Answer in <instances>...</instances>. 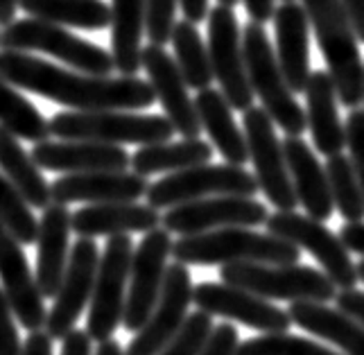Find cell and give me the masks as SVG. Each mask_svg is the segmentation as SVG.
I'll list each match as a JSON object with an SVG mask.
<instances>
[{"label":"cell","instance_id":"cell-1","mask_svg":"<svg viewBox=\"0 0 364 355\" xmlns=\"http://www.w3.org/2000/svg\"><path fill=\"white\" fill-rule=\"evenodd\" d=\"M0 78L73 111H136L156 102L152 84L138 80L136 75L109 78L75 73L18 50H0Z\"/></svg>","mask_w":364,"mask_h":355},{"label":"cell","instance_id":"cell-2","mask_svg":"<svg viewBox=\"0 0 364 355\" xmlns=\"http://www.w3.org/2000/svg\"><path fill=\"white\" fill-rule=\"evenodd\" d=\"M170 256L183 265H229V263H299L301 249L272 233L251 231L249 226H224L172 243Z\"/></svg>","mask_w":364,"mask_h":355},{"label":"cell","instance_id":"cell-3","mask_svg":"<svg viewBox=\"0 0 364 355\" xmlns=\"http://www.w3.org/2000/svg\"><path fill=\"white\" fill-rule=\"evenodd\" d=\"M304 9L335 84L337 100L344 107L355 109L364 100V66L358 34L342 3L340 0H304Z\"/></svg>","mask_w":364,"mask_h":355},{"label":"cell","instance_id":"cell-4","mask_svg":"<svg viewBox=\"0 0 364 355\" xmlns=\"http://www.w3.org/2000/svg\"><path fill=\"white\" fill-rule=\"evenodd\" d=\"M50 136L61 141H93L107 145H152L172 141L174 127L163 116H141L124 109L61 111L48 120Z\"/></svg>","mask_w":364,"mask_h":355},{"label":"cell","instance_id":"cell-5","mask_svg":"<svg viewBox=\"0 0 364 355\" xmlns=\"http://www.w3.org/2000/svg\"><path fill=\"white\" fill-rule=\"evenodd\" d=\"M242 50L247 78L254 88V95L260 100V107L269 113L274 124H279L287 136H301L308 129L306 109L296 102L292 88L287 86L262 23L251 21L245 28Z\"/></svg>","mask_w":364,"mask_h":355},{"label":"cell","instance_id":"cell-6","mask_svg":"<svg viewBox=\"0 0 364 355\" xmlns=\"http://www.w3.org/2000/svg\"><path fill=\"white\" fill-rule=\"evenodd\" d=\"M224 283L249 290L267 301H323L337 295V285L323 272L306 265L269 263H229L222 265Z\"/></svg>","mask_w":364,"mask_h":355},{"label":"cell","instance_id":"cell-7","mask_svg":"<svg viewBox=\"0 0 364 355\" xmlns=\"http://www.w3.org/2000/svg\"><path fill=\"white\" fill-rule=\"evenodd\" d=\"M0 46L18 53H46L68 63L70 68L89 75H109L114 70V57L105 48L80 39L64 25L48 23L41 18L11 21L0 32Z\"/></svg>","mask_w":364,"mask_h":355},{"label":"cell","instance_id":"cell-8","mask_svg":"<svg viewBox=\"0 0 364 355\" xmlns=\"http://www.w3.org/2000/svg\"><path fill=\"white\" fill-rule=\"evenodd\" d=\"M256 176L247 172L242 166H193L179 172H170L161 176L159 181L149 184L147 188V204L159 211L172 208L186 201L215 197V195H237V197H254L258 193Z\"/></svg>","mask_w":364,"mask_h":355},{"label":"cell","instance_id":"cell-9","mask_svg":"<svg viewBox=\"0 0 364 355\" xmlns=\"http://www.w3.org/2000/svg\"><path fill=\"white\" fill-rule=\"evenodd\" d=\"M134 243L129 233L111 235L97 263L95 285L91 295V310L86 319V333L93 341L111 339L122 324L124 299H127L129 267Z\"/></svg>","mask_w":364,"mask_h":355},{"label":"cell","instance_id":"cell-10","mask_svg":"<svg viewBox=\"0 0 364 355\" xmlns=\"http://www.w3.org/2000/svg\"><path fill=\"white\" fill-rule=\"evenodd\" d=\"M245 138L249 149V161L254 163V176L262 195L272 201L276 211H294L299 199L285 163L283 143L274 132V120L262 107L251 105L245 111Z\"/></svg>","mask_w":364,"mask_h":355},{"label":"cell","instance_id":"cell-11","mask_svg":"<svg viewBox=\"0 0 364 355\" xmlns=\"http://www.w3.org/2000/svg\"><path fill=\"white\" fill-rule=\"evenodd\" d=\"M265 226L272 235L310 251L323 267V274L340 290L358 285V267L350 260L348 249L344 247L340 235L326 229L323 222L308 218V215H299L294 211H276L267 218Z\"/></svg>","mask_w":364,"mask_h":355},{"label":"cell","instance_id":"cell-12","mask_svg":"<svg viewBox=\"0 0 364 355\" xmlns=\"http://www.w3.org/2000/svg\"><path fill=\"white\" fill-rule=\"evenodd\" d=\"M208 57L213 78L231 109L247 111L254 105V88L247 78L242 32L233 7L215 5L208 11Z\"/></svg>","mask_w":364,"mask_h":355},{"label":"cell","instance_id":"cell-13","mask_svg":"<svg viewBox=\"0 0 364 355\" xmlns=\"http://www.w3.org/2000/svg\"><path fill=\"white\" fill-rule=\"evenodd\" d=\"M170 251H172L170 231L161 229V226L147 231L141 243H138V247L134 249L127 299H124V312H122V326L129 333L141 331L147 317L152 314L156 306Z\"/></svg>","mask_w":364,"mask_h":355},{"label":"cell","instance_id":"cell-14","mask_svg":"<svg viewBox=\"0 0 364 355\" xmlns=\"http://www.w3.org/2000/svg\"><path fill=\"white\" fill-rule=\"evenodd\" d=\"M269 211L256 197H237V195H215L195 201H186L168 208L161 215L163 229L179 235H195L224 226H256L265 224Z\"/></svg>","mask_w":364,"mask_h":355},{"label":"cell","instance_id":"cell-15","mask_svg":"<svg viewBox=\"0 0 364 355\" xmlns=\"http://www.w3.org/2000/svg\"><path fill=\"white\" fill-rule=\"evenodd\" d=\"M97 263L100 249L93 243V238H80L68 253V265L55 295L53 310L46 317L43 331L53 339H64L77 324L84 308L89 306Z\"/></svg>","mask_w":364,"mask_h":355},{"label":"cell","instance_id":"cell-16","mask_svg":"<svg viewBox=\"0 0 364 355\" xmlns=\"http://www.w3.org/2000/svg\"><path fill=\"white\" fill-rule=\"evenodd\" d=\"M193 303L191 272L183 263L174 260L166 267L161 297L145 326L136 333L124 355H156L168 341L179 333L188 317V306Z\"/></svg>","mask_w":364,"mask_h":355},{"label":"cell","instance_id":"cell-17","mask_svg":"<svg viewBox=\"0 0 364 355\" xmlns=\"http://www.w3.org/2000/svg\"><path fill=\"white\" fill-rule=\"evenodd\" d=\"M193 303L208 312L210 317L240 322L260 333H285L290 331V312L272 306V301L262 299L249 290L229 283H199L193 287Z\"/></svg>","mask_w":364,"mask_h":355},{"label":"cell","instance_id":"cell-18","mask_svg":"<svg viewBox=\"0 0 364 355\" xmlns=\"http://www.w3.org/2000/svg\"><path fill=\"white\" fill-rule=\"evenodd\" d=\"M141 68L147 73L154 97L166 111V118L174 127V134H179L181 138L202 136V122L197 116L195 100L188 95V84L174 57L168 55L166 46L149 43L143 50Z\"/></svg>","mask_w":364,"mask_h":355},{"label":"cell","instance_id":"cell-19","mask_svg":"<svg viewBox=\"0 0 364 355\" xmlns=\"http://www.w3.org/2000/svg\"><path fill=\"white\" fill-rule=\"evenodd\" d=\"M0 287L25 331H41L48 317L43 295L36 285V276L25 256L23 245L9 233L3 222H0Z\"/></svg>","mask_w":364,"mask_h":355},{"label":"cell","instance_id":"cell-20","mask_svg":"<svg viewBox=\"0 0 364 355\" xmlns=\"http://www.w3.org/2000/svg\"><path fill=\"white\" fill-rule=\"evenodd\" d=\"M147 176L134 170H97V172H70L50 186L53 201L57 204H105V201H136L147 193Z\"/></svg>","mask_w":364,"mask_h":355},{"label":"cell","instance_id":"cell-21","mask_svg":"<svg viewBox=\"0 0 364 355\" xmlns=\"http://www.w3.org/2000/svg\"><path fill=\"white\" fill-rule=\"evenodd\" d=\"M276 61L292 93H304L310 78V21L296 0L274 9Z\"/></svg>","mask_w":364,"mask_h":355},{"label":"cell","instance_id":"cell-22","mask_svg":"<svg viewBox=\"0 0 364 355\" xmlns=\"http://www.w3.org/2000/svg\"><path fill=\"white\" fill-rule=\"evenodd\" d=\"M32 159L41 170L53 172H97V170H127L132 157L120 145L93 141H41L34 143Z\"/></svg>","mask_w":364,"mask_h":355},{"label":"cell","instance_id":"cell-23","mask_svg":"<svg viewBox=\"0 0 364 355\" xmlns=\"http://www.w3.org/2000/svg\"><path fill=\"white\" fill-rule=\"evenodd\" d=\"M70 218L66 204L53 201L43 208L36 233V285L43 299H55L61 278H64L70 253Z\"/></svg>","mask_w":364,"mask_h":355},{"label":"cell","instance_id":"cell-24","mask_svg":"<svg viewBox=\"0 0 364 355\" xmlns=\"http://www.w3.org/2000/svg\"><path fill=\"white\" fill-rule=\"evenodd\" d=\"M73 233L80 238L97 235H122V233H147L161 226L159 208L136 201H105V204H89L73 213Z\"/></svg>","mask_w":364,"mask_h":355},{"label":"cell","instance_id":"cell-25","mask_svg":"<svg viewBox=\"0 0 364 355\" xmlns=\"http://www.w3.org/2000/svg\"><path fill=\"white\" fill-rule=\"evenodd\" d=\"M283 152L294 186V195L299 204L306 208L308 218H315L319 222L331 220L335 204L331 197L326 168L315 157V152L308 147L306 141H301V136H287L283 141Z\"/></svg>","mask_w":364,"mask_h":355},{"label":"cell","instance_id":"cell-26","mask_svg":"<svg viewBox=\"0 0 364 355\" xmlns=\"http://www.w3.org/2000/svg\"><path fill=\"white\" fill-rule=\"evenodd\" d=\"M306 120L317 152L340 154L346 147V127L337 113V91L328 70H312L306 84Z\"/></svg>","mask_w":364,"mask_h":355},{"label":"cell","instance_id":"cell-27","mask_svg":"<svg viewBox=\"0 0 364 355\" xmlns=\"http://www.w3.org/2000/svg\"><path fill=\"white\" fill-rule=\"evenodd\" d=\"M290 319L304 331L323 337L344 355H364V326L323 301H290Z\"/></svg>","mask_w":364,"mask_h":355},{"label":"cell","instance_id":"cell-28","mask_svg":"<svg viewBox=\"0 0 364 355\" xmlns=\"http://www.w3.org/2000/svg\"><path fill=\"white\" fill-rule=\"evenodd\" d=\"M195 109L202 129H206L213 147L220 152V157L231 166H245L249 161L247 138L245 132L237 127L233 118V109L222 95L220 88H202L197 91Z\"/></svg>","mask_w":364,"mask_h":355},{"label":"cell","instance_id":"cell-29","mask_svg":"<svg viewBox=\"0 0 364 355\" xmlns=\"http://www.w3.org/2000/svg\"><path fill=\"white\" fill-rule=\"evenodd\" d=\"M111 57L114 70L136 75L143 59L145 0H111Z\"/></svg>","mask_w":364,"mask_h":355},{"label":"cell","instance_id":"cell-30","mask_svg":"<svg viewBox=\"0 0 364 355\" xmlns=\"http://www.w3.org/2000/svg\"><path fill=\"white\" fill-rule=\"evenodd\" d=\"M0 172L16 186L32 208L43 211L53 204V190L41 174V168L36 166L32 154L21 147L18 138L7 132L3 124H0Z\"/></svg>","mask_w":364,"mask_h":355},{"label":"cell","instance_id":"cell-31","mask_svg":"<svg viewBox=\"0 0 364 355\" xmlns=\"http://www.w3.org/2000/svg\"><path fill=\"white\" fill-rule=\"evenodd\" d=\"M213 159V145L202 138H183V141H166L143 145L129 161V168L141 176L159 172H179L193 166H202Z\"/></svg>","mask_w":364,"mask_h":355},{"label":"cell","instance_id":"cell-32","mask_svg":"<svg viewBox=\"0 0 364 355\" xmlns=\"http://www.w3.org/2000/svg\"><path fill=\"white\" fill-rule=\"evenodd\" d=\"M32 18L66 25L77 30H105L111 23V7L102 0H18Z\"/></svg>","mask_w":364,"mask_h":355},{"label":"cell","instance_id":"cell-33","mask_svg":"<svg viewBox=\"0 0 364 355\" xmlns=\"http://www.w3.org/2000/svg\"><path fill=\"white\" fill-rule=\"evenodd\" d=\"M170 41L174 46V61L183 75L188 88H208L213 84V68L208 57V46H204L199 30L191 21H174Z\"/></svg>","mask_w":364,"mask_h":355},{"label":"cell","instance_id":"cell-34","mask_svg":"<svg viewBox=\"0 0 364 355\" xmlns=\"http://www.w3.org/2000/svg\"><path fill=\"white\" fill-rule=\"evenodd\" d=\"M0 124L21 141L41 143L50 136L48 120L41 116V111L5 78H0Z\"/></svg>","mask_w":364,"mask_h":355},{"label":"cell","instance_id":"cell-35","mask_svg":"<svg viewBox=\"0 0 364 355\" xmlns=\"http://www.w3.org/2000/svg\"><path fill=\"white\" fill-rule=\"evenodd\" d=\"M326 176H328L331 197L335 208L346 222L364 220V193L353 170V163L344 152L333 157H326Z\"/></svg>","mask_w":364,"mask_h":355},{"label":"cell","instance_id":"cell-36","mask_svg":"<svg viewBox=\"0 0 364 355\" xmlns=\"http://www.w3.org/2000/svg\"><path fill=\"white\" fill-rule=\"evenodd\" d=\"M0 222H3L9 233L14 235L21 245H34L36 233H39V222H36L32 206L23 199L7 176L0 172Z\"/></svg>","mask_w":364,"mask_h":355},{"label":"cell","instance_id":"cell-37","mask_svg":"<svg viewBox=\"0 0 364 355\" xmlns=\"http://www.w3.org/2000/svg\"><path fill=\"white\" fill-rule=\"evenodd\" d=\"M235 355H344L290 333H265L237 344Z\"/></svg>","mask_w":364,"mask_h":355},{"label":"cell","instance_id":"cell-38","mask_svg":"<svg viewBox=\"0 0 364 355\" xmlns=\"http://www.w3.org/2000/svg\"><path fill=\"white\" fill-rule=\"evenodd\" d=\"M210 331H213V317L197 308V312L186 317L179 333L174 335L156 355H199Z\"/></svg>","mask_w":364,"mask_h":355},{"label":"cell","instance_id":"cell-39","mask_svg":"<svg viewBox=\"0 0 364 355\" xmlns=\"http://www.w3.org/2000/svg\"><path fill=\"white\" fill-rule=\"evenodd\" d=\"M177 0H145V34L149 43L166 46L172 36Z\"/></svg>","mask_w":364,"mask_h":355},{"label":"cell","instance_id":"cell-40","mask_svg":"<svg viewBox=\"0 0 364 355\" xmlns=\"http://www.w3.org/2000/svg\"><path fill=\"white\" fill-rule=\"evenodd\" d=\"M346 147L348 159L353 163V170L358 174V181L364 193V109H350L346 118Z\"/></svg>","mask_w":364,"mask_h":355},{"label":"cell","instance_id":"cell-41","mask_svg":"<svg viewBox=\"0 0 364 355\" xmlns=\"http://www.w3.org/2000/svg\"><path fill=\"white\" fill-rule=\"evenodd\" d=\"M0 355H23L18 326L14 322V310H11L3 287H0Z\"/></svg>","mask_w":364,"mask_h":355},{"label":"cell","instance_id":"cell-42","mask_svg":"<svg viewBox=\"0 0 364 355\" xmlns=\"http://www.w3.org/2000/svg\"><path fill=\"white\" fill-rule=\"evenodd\" d=\"M237 331L231 324L213 326L199 355H235L237 353Z\"/></svg>","mask_w":364,"mask_h":355},{"label":"cell","instance_id":"cell-43","mask_svg":"<svg viewBox=\"0 0 364 355\" xmlns=\"http://www.w3.org/2000/svg\"><path fill=\"white\" fill-rule=\"evenodd\" d=\"M337 303V308L342 312L350 314L355 322H360L364 326V292L355 287H348V290H340L333 299Z\"/></svg>","mask_w":364,"mask_h":355},{"label":"cell","instance_id":"cell-44","mask_svg":"<svg viewBox=\"0 0 364 355\" xmlns=\"http://www.w3.org/2000/svg\"><path fill=\"white\" fill-rule=\"evenodd\" d=\"M61 355H93L91 349V337L86 331H80V328H73V331L61 339Z\"/></svg>","mask_w":364,"mask_h":355},{"label":"cell","instance_id":"cell-45","mask_svg":"<svg viewBox=\"0 0 364 355\" xmlns=\"http://www.w3.org/2000/svg\"><path fill=\"white\" fill-rule=\"evenodd\" d=\"M340 240L348 251H355L364 258V220L362 222H346L340 231Z\"/></svg>","mask_w":364,"mask_h":355},{"label":"cell","instance_id":"cell-46","mask_svg":"<svg viewBox=\"0 0 364 355\" xmlns=\"http://www.w3.org/2000/svg\"><path fill=\"white\" fill-rule=\"evenodd\" d=\"M23 355H55L53 337H50L43 328L41 331H32L28 339L23 341Z\"/></svg>","mask_w":364,"mask_h":355},{"label":"cell","instance_id":"cell-47","mask_svg":"<svg viewBox=\"0 0 364 355\" xmlns=\"http://www.w3.org/2000/svg\"><path fill=\"white\" fill-rule=\"evenodd\" d=\"M346 16L358 34V41L364 43V0H340Z\"/></svg>","mask_w":364,"mask_h":355},{"label":"cell","instance_id":"cell-48","mask_svg":"<svg viewBox=\"0 0 364 355\" xmlns=\"http://www.w3.org/2000/svg\"><path fill=\"white\" fill-rule=\"evenodd\" d=\"M247 7V14L251 16V21L256 23H267L274 16V0H242Z\"/></svg>","mask_w":364,"mask_h":355},{"label":"cell","instance_id":"cell-49","mask_svg":"<svg viewBox=\"0 0 364 355\" xmlns=\"http://www.w3.org/2000/svg\"><path fill=\"white\" fill-rule=\"evenodd\" d=\"M181 14L191 23H202L208 16V0H177Z\"/></svg>","mask_w":364,"mask_h":355},{"label":"cell","instance_id":"cell-50","mask_svg":"<svg viewBox=\"0 0 364 355\" xmlns=\"http://www.w3.org/2000/svg\"><path fill=\"white\" fill-rule=\"evenodd\" d=\"M18 0H0V25H9L16 18Z\"/></svg>","mask_w":364,"mask_h":355},{"label":"cell","instance_id":"cell-51","mask_svg":"<svg viewBox=\"0 0 364 355\" xmlns=\"http://www.w3.org/2000/svg\"><path fill=\"white\" fill-rule=\"evenodd\" d=\"M93 355H124V351H122V346L118 344V341L111 337V339L100 341V346L95 349Z\"/></svg>","mask_w":364,"mask_h":355},{"label":"cell","instance_id":"cell-52","mask_svg":"<svg viewBox=\"0 0 364 355\" xmlns=\"http://www.w3.org/2000/svg\"><path fill=\"white\" fill-rule=\"evenodd\" d=\"M355 267H358V278L364 283V260H360V263L355 265Z\"/></svg>","mask_w":364,"mask_h":355},{"label":"cell","instance_id":"cell-53","mask_svg":"<svg viewBox=\"0 0 364 355\" xmlns=\"http://www.w3.org/2000/svg\"><path fill=\"white\" fill-rule=\"evenodd\" d=\"M220 5H227V7H235L237 3H240V0H218Z\"/></svg>","mask_w":364,"mask_h":355},{"label":"cell","instance_id":"cell-54","mask_svg":"<svg viewBox=\"0 0 364 355\" xmlns=\"http://www.w3.org/2000/svg\"><path fill=\"white\" fill-rule=\"evenodd\" d=\"M283 3H290V0H283Z\"/></svg>","mask_w":364,"mask_h":355},{"label":"cell","instance_id":"cell-55","mask_svg":"<svg viewBox=\"0 0 364 355\" xmlns=\"http://www.w3.org/2000/svg\"><path fill=\"white\" fill-rule=\"evenodd\" d=\"M362 105H364V100H362Z\"/></svg>","mask_w":364,"mask_h":355}]
</instances>
